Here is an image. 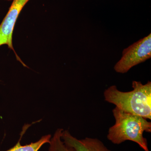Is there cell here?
Returning a JSON list of instances; mask_svg holds the SVG:
<instances>
[{
    "label": "cell",
    "instance_id": "52a82bcc",
    "mask_svg": "<svg viewBox=\"0 0 151 151\" xmlns=\"http://www.w3.org/2000/svg\"><path fill=\"white\" fill-rule=\"evenodd\" d=\"M63 129H57L51 137L49 144L48 151H76L73 148L65 145L61 139Z\"/></svg>",
    "mask_w": 151,
    "mask_h": 151
},
{
    "label": "cell",
    "instance_id": "3957f363",
    "mask_svg": "<svg viewBox=\"0 0 151 151\" xmlns=\"http://www.w3.org/2000/svg\"><path fill=\"white\" fill-rule=\"evenodd\" d=\"M151 58V34L132 44L122 52V58L114 65L117 73H127L133 67Z\"/></svg>",
    "mask_w": 151,
    "mask_h": 151
},
{
    "label": "cell",
    "instance_id": "5b68a950",
    "mask_svg": "<svg viewBox=\"0 0 151 151\" xmlns=\"http://www.w3.org/2000/svg\"><path fill=\"white\" fill-rule=\"evenodd\" d=\"M61 137L65 145L76 151H111L97 138L86 137L78 139L68 130H63Z\"/></svg>",
    "mask_w": 151,
    "mask_h": 151
},
{
    "label": "cell",
    "instance_id": "7a4b0ae2",
    "mask_svg": "<svg viewBox=\"0 0 151 151\" xmlns=\"http://www.w3.org/2000/svg\"><path fill=\"white\" fill-rule=\"evenodd\" d=\"M115 124L109 128L107 139L115 145L125 141L137 143L145 151H150L144 132H151V122L140 116L126 113L117 108L112 111Z\"/></svg>",
    "mask_w": 151,
    "mask_h": 151
},
{
    "label": "cell",
    "instance_id": "6da1fadb",
    "mask_svg": "<svg viewBox=\"0 0 151 151\" xmlns=\"http://www.w3.org/2000/svg\"><path fill=\"white\" fill-rule=\"evenodd\" d=\"M133 89L129 92L120 91L115 85L105 89V100L120 110L147 119H151V82L143 84L140 81L132 82Z\"/></svg>",
    "mask_w": 151,
    "mask_h": 151
},
{
    "label": "cell",
    "instance_id": "8992f818",
    "mask_svg": "<svg viewBox=\"0 0 151 151\" xmlns=\"http://www.w3.org/2000/svg\"><path fill=\"white\" fill-rule=\"evenodd\" d=\"M51 137L50 134L45 135L37 142L25 145H22L19 139L15 145L5 151H38L44 145L50 143Z\"/></svg>",
    "mask_w": 151,
    "mask_h": 151
},
{
    "label": "cell",
    "instance_id": "277c9868",
    "mask_svg": "<svg viewBox=\"0 0 151 151\" xmlns=\"http://www.w3.org/2000/svg\"><path fill=\"white\" fill-rule=\"evenodd\" d=\"M30 0H12L6 14L0 24V47L7 45L14 52L17 60L22 64L21 60L15 51L13 45V34L16 23L22 10Z\"/></svg>",
    "mask_w": 151,
    "mask_h": 151
},
{
    "label": "cell",
    "instance_id": "ba28073f",
    "mask_svg": "<svg viewBox=\"0 0 151 151\" xmlns=\"http://www.w3.org/2000/svg\"><path fill=\"white\" fill-rule=\"evenodd\" d=\"M4 1H12V0H4Z\"/></svg>",
    "mask_w": 151,
    "mask_h": 151
}]
</instances>
